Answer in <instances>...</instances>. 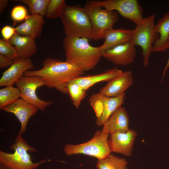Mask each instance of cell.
Returning <instances> with one entry per match:
<instances>
[{
    "mask_svg": "<svg viewBox=\"0 0 169 169\" xmlns=\"http://www.w3.org/2000/svg\"><path fill=\"white\" fill-rule=\"evenodd\" d=\"M43 65L39 70L26 71L23 75L40 77L47 87L54 88L64 94H68V83L84 74V71L70 63L57 59L47 58Z\"/></svg>",
    "mask_w": 169,
    "mask_h": 169,
    "instance_id": "obj_1",
    "label": "cell"
},
{
    "mask_svg": "<svg viewBox=\"0 0 169 169\" xmlns=\"http://www.w3.org/2000/svg\"><path fill=\"white\" fill-rule=\"evenodd\" d=\"M85 38L66 36L63 41L66 61L84 71L94 69L102 56L100 46L95 47Z\"/></svg>",
    "mask_w": 169,
    "mask_h": 169,
    "instance_id": "obj_2",
    "label": "cell"
},
{
    "mask_svg": "<svg viewBox=\"0 0 169 169\" xmlns=\"http://www.w3.org/2000/svg\"><path fill=\"white\" fill-rule=\"evenodd\" d=\"M9 148L14 152L10 153L0 151V164L9 169H36L47 162L45 159L36 162L33 161L28 152H36L37 150L29 145L19 133Z\"/></svg>",
    "mask_w": 169,
    "mask_h": 169,
    "instance_id": "obj_3",
    "label": "cell"
},
{
    "mask_svg": "<svg viewBox=\"0 0 169 169\" xmlns=\"http://www.w3.org/2000/svg\"><path fill=\"white\" fill-rule=\"evenodd\" d=\"M60 18L66 36L91 40L92 25L83 8L66 4Z\"/></svg>",
    "mask_w": 169,
    "mask_h": 169,
    "instance_id": "obj_4",
    "label": "cell"
},
{
    "mask_svg": "<svg viewBox=\"0 0 169 169\" xmlns=\"http://www.w3.org/2000/svg\"><path fill=\"white\" fill-rule=\"evenodd\" d=\"M83 8L92 25L91 40L98 41L104 39V31L112 28L119 19L117 12L103 8L95 0L87 1Z\"/></svg>",
    "mask_w": 169,
    "mask_h": 169,
    "instance_id": "obj_5",
    "label": "cell"
},
{
    "mask_svg": "<svg viewBox=\"0 0 169 169\" xmlns=\"http://www.w3.org/2000/svg\"><path fill=\"white\" fill-rule=\"evenodd\" d=\"M110 134L103 133L102 130L97 131L92 138L89 141L80 144H68L64 148V153L70 156L84 154L102 159L111 153L108 143Z\"/></svg>",
    "mask_w": 169,
    "mask_h": 169,
    "instance_id": "obj_6",
    "label": "cell"
},
{
    "mask_svg": "<svg viewBox=\"0 0 169 169\" xmlns=\"http://www.w3.org/2000/svg\"><path fill=\"white\" fill-rule=\"evenodd\" d=\"M155 17V15L153 14L144 18L133 30L131 42L135 45L141 47L143 64L145 67L149 64V57L152 46L159 38L154 23Z\"/></svg>",
    "mask_w": 169,
    "mask_h": 169,
    "instance_id": "obj_7",
    "label": "cell"
},
{
    "mask_svg": "<svg viewBox=\"0 0 169 169\" xmlns=\"http://www.w3.org/2000/svg\"><path fill=\"white\" fill-rule=\"evenodd\" d=\"M20 90L21 98L27 102L35 105L41 110L53 104L52 100L45 101L37 96L36 91L45 84L40 77L35 76H22L16 83Z\"/></svg>",
    "mask_w": 169,
    "mask_h": 169,
    "instance_id": "obj_8",
    "label": "cell"
},
{
    "mask_svg": "<svg viewBox=\"0 0 169 169\" xmlns=\"http://www.w3.org/2000/svg\"><path fill=\"white\" fill-rule=\"evenodd\" d=\"M100 7L117 11L122 17L128 19L136 25L144 19L143 9L136 0H95Z\"/></svg>",
    "mask_w": 169,
    "mask_h": 169,
    "instance_id": "obj_9",
    "label": "cell"
},
{
    "mask_svg": "<svg viewBox=\"0 0 169 169\" xmlns=\"http://www.w3.org/2000/svg\"><path fill=\"white\" fill-rule=\"evenodd\" d=\"M125 97V93L115 97H108L99 93L92 95L89 98V102L96 106L102 113L101 116L96 119V125L103 126L111 115L122 106Z\"/></svg>",
    "mask_w": 169,
    "mask_h": 169,
    "instance_id": "obj_10",
    "label": "cell"
},
{
    "mask_svg": "<svg viewBox=\"0 0 169 169\" xmlns=\"http://www.w3.org/2000/svg\"><path fill=\"white\" fill-rule=\"evenodd\" d=\"M137 135V132L132 129L125 132L116 131L110 133L108 143L111 152L130 156Z\"/></svg>",
    "mask_w": 169,
    "mask_h": 169,
    "instance_id": "obj_11",
    "label": "cell"
},
{
    "mask_svg": "<svg viewBox=\"0 0 169 169\" xmlns=\"http://www.w3.org/2000/svg\"><path fill=\"white\" fill-rule=\"evenodd\" d=\"M136 55L135 45L130 42L105 51L102 56L116 65L126 66L134 62Z\"/></svg>",
    "mask_w": 169,
    "mask_h": 169,
    "instance_id": "obj_12",
    "label": "cell"
},
{
    "mask_svg": "<svg viewBox=\"0 0 169 169\" xmlns=\"http://www.w3.org/2000/svg\"><path fill=\"white\" fill-rule=\"evenodd\" d=\"M34 68L29 58L16 59L9 67L3 73L0 79V86H7L16 84L25 72Z\"/></svg>",
    "mask_w": 169,
    "mask_h": 169,
    "instance_id": "obj_13",
    "label": "cell"
},
{
    "mask_svg": "<svg viewBox=\"0 0 169 169\" xmlns=\"http://www.w3.org/2000/svg\"><path fill=\"white\" fill-rule=\"evenodd\" d=\"M39 109L29 104L22 98H19L13 103L3 108L2 110L14 114L21 123L19 133L22 135L26 131L29 119L38 112Z\"/></svg>",
    "mask_w": 169,
    "mask_h": 169,
    "instance_id": "obj_14",
    "label": "cell"
},
{
    "mask_svg": "<svg viewBox=\"0 0 169 169\" xmlns=\"http://www.w3.org/2000/svg\"><path fill=\"white\" fill-rule=\"evenodd\" d=\"M133 82L132 72L128 70L123 72L108 82L100 89L99 93L109 97H117L125 93V92Z\"/></svg>",
    "mask_w": 169,
    "mask_h": 169,
    "instance_id": "obj_15",
    "label": "cell"
},
{
    "mask_svg": "<svg viewBox=\"0 0 169 169\" xmlns=\"http://www.w3.org/2000/svg\"><path fill=\"white\" fill-rule=\"evenodd\" d=\"M133 31V30L122 28L105 30L104 33L105 41L103 44L100 46L102 54L109 49L131 42Z\"/></svg>",
    "mask_w": 169,
    "mask_h": 169,
    "instance_id": "obj_16",
    "label": "cell"
},
{
    "mask_svg": "<svg viewBox=\"0 0 169 169\" xmlns=\"http://www.w3.org/2000/svg\"><path fill=\"white\" fill-rule=\"evenodd\" d=\"M128 112L122 106L116 110L103 125V133L109 134L114 132H125L129 129Z\"/></svg>",
    "mask_w": 169,
    "mask_h": 169,
    "instance_id": "obj_17",
    "label": "cell"
},
{
    "mask_svg": "<svg viewBox=\"0 0 169 169\" xmlns=\"http://www.w3.org/2000/svg\"><path fill=\"white\" fill-rule=\"evenodd\" d=\"M44 23L42 16L36 14L28 15L25 21L15 28L16 33L35 39L41 35Z\"/></svg>",
    "mask_w": 169,
    "mask_h": 169,
    "instance_id": "obj_18",
    "label": "cell"
},
{
    "mask_svg": "<svg viewBox=\"0 0 169 169\" xmlns=\"http://www.w3.org/2000/svg\"><path fill=\"white\" fill-rule=\"evenodd\" d=\"M8 42L16 48L18 58H27L35 54L37 51L36 43L33 38L15 33Z\"/></svg>",
    "mask_w": 169,
    "mask_h": 169,
    "instance_id": "obj_19",
    "label": "cell"
},
{
    "mask_svg": "<svg viewBox=\"0 0 169 169\" xmlns=\"http://www.w3.org/2000/svg\"><path fill=\"white\" fill-rule=\"evenodd\" d=\"M123 71L117 67L107 69L99 74L81 76L73 80L86 91L96 84L102 81L108 82Z\"/></svg>",
    "mask_w": 169,
    "mask_h": 169,
    "instance_id": "obj_20",
    "label": "cell"
},
{
    "mask_svg": "<svg viewBox=\"0 0 169 169\" xmlns=\"http://www.w3.org/2000/svg\"><path fill=\"white\" fill-rule=\"evenodd\" d=\"M155 27L160 36L153 44L151 52H164L169 47V12L159 19Z\"/></svg>",
    "mask_w": 169,
    "mask_h": 169,
    "instance_id": "obj_21",
    "label": "cell"
},
{
    "mask_svg": "<svg viewBox=\"0 0 169 169\" xmlns=\"http://www.w3.org/2000/svg\"><path fill=\"white\" fill-rule=\"evenodd\" d=\"M128 163L125 159L111 153L104 158L98 160L96 166L97 169H128Z\"/></svg>",
    "mask_w": 169,
    "mask_h": 169,
    "instance_id": "obj_22",
    "label": "cell"
},
{
    "mask_svg": "<svg viewBox=\"0 0 169 169\" xmlns=\"http://www.w3.org/2000/svg\"><path fill=\"white\" fill-rule=\"evenodd\" d=\"M21 98L20 90L13 85L6 86L0 90V109L13 103Z\"/></svg>",
    "mask_w": 169,
    "mask_h": 169,
    "instance_id": "obj_23",
    "label": "cell"
},
{
    "mask_svg": "<svg viewBox=\"0 0 169 169\" xmlns=\"http://www.w3.org/2000/svg\"><path fill=\"white\" fill-rule=\"evenodd\" d=\"M68 94L76 108H78L87 94L86 90L77 83L72 80L67 85Z\"/></svg>",
    "mask_w": 169,
    "mask_h": 169,
    "instance_id": "obj_24",
    "label": "cell"
},
{
    "mask_svg": "<svg viewBox=\"0 0 169 169\" xmlns=\"http://www.w3.org/2000/svg\"><path fill=\"white\" fill-rule=\"evenodd\" d=\"M50 0H18L28 6L31 15L45 16L47 6Z\"/></svg>",
    "mask_w": 169,
    "mask_h": 169,
    "instance_id": "obj_25",
    "label": "cell"
},
{
    "mask_svg": "<svg viewBox=\"0 0 169 169\" xmlns=\"http://www.w3.org/2000/svg\"><path fill=\"white\" fill-rule=\"evenodd\" d=\"M66 4L64 0H50L47 8L46 17L51 19L60 18Z\"/></svg>",
    "mask_w": 169,
    "mask_h": 169,
    "instance_id": "obj_26",
    "label": "cell"
},
{
    "mask_svg": "<svg viewBox=\"0 0 169 169\" xmlns=\"http://www.w3.org/2000/svg\"><path fill=\"white\" fill-rule=\"evenodd\" d=\"M0 54L13 60L18 58L17 51L15 46L3 39H0Z\"/></svg>",
    "mask_w": 169,
    "mask_h": 169,
    "instance_id": "obj_27",
    "label": "cell"
},
{
    "mask_svg": "<svg viewBox=\"0 0 169 169\" xmlns=\"http://www.w3.org/2000/svg\"><path fill=\"white\" fill-rule=\"evenodd\" d=\"M11 15L15 22H20L25 20L28 16L26 8L20 5L16 6L13 8Z\"/></svg>",
    "mask_w": 169,
    "mask_h": 169,
    "instance_id": "obj_28",
    "label": "cell"
},
{
    "mask_svg": "<svg viewBox=\"0 0 169 169\" xmlns=\"http://www.w3.org/2000/svg\"><path fill=\"white\" fill-rule=\"evenodd\" d=\"M1 33L3 39L8 42L12 37L16 33L15 28L9 25L5 26L1 29Z\"/></svg>",
    "mask_w": 169,
    "mask_h": 169,
    "instance_id": "obj_29",
    "label": "cell"
},
{
    "mask_svg": "<svg viewBox=\"0 0 169 169\" xmlns=\"http://www.w3.org/2000/svg\"><path fill=\"white\" fill-rule=\"evenodd\" d=\"M13 60L2 55L0 54V69L8 67L13 64Z\"/></svg>",
    "mask_w": 169,
    "mask_h": 169,
    "instance_id": "obj_30",
    "label": "cell"
},
{
    "mask_svg": "<svg viewBox=\"0 0 169 169\" xmlns=\"http://www.w3.org/2000/svg\"><path fill=\"white\" fill-rule=\"evenodd\" d=\"M9 0H0V13H2L4 12V9L8 5Z\"/></svg>",
    "mask_w": 169,
    "mask_h": 169,
    "instance_id": "obj_31",
    "label": "cell"
},
{
    "mask_svg": "<svg viewBox=\"0 0 169 169\" xmlns=\"http://www.w3.org/2000/svg\"><path fill=\"white\" fill-rule=\"evenodd\" d=\"M168 42H169V40H168ZM169 58L168 59V60L167 61V63L164 69V70H163V74H162V77H163V78H162V80H163V77H164V76L166 74V71L168 69V68H169Z\"/></svg>",
    "mask_w": 169,
    "mask_h": 169,
    "instance_id": "obj_32",
    "label": "cell"
},
{
    "mask_svg": "<svg viewBox=\"0 0 169 169\" xmlns=\"http://www.w3.org/2000/svg\"><path fill=\"white\" fill-rule=\"evenodd\" d=\"M0 169H9L0 164Z\"/></svg>",
    "mask_w": 169,
    "mask_h": 169,
    "instance_id": "obj_33",
    "label": "cell"
}]
</instances>
